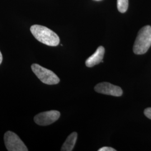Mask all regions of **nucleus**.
Here are the masks:
<instances>
[{
  "instance_id": "nucleus-1",
  "label": "nucleus",
  "mask_w": 151,
  "mask_h": 151,
  "mask_svg": "<svg viewBox=\"0 0 151 151\" xmlns=\"http://www.w3.org/2000/svg\"><path fill=\"white\" fill-rule=\"evenodd\" d=\"M32 35L40 43L50 47H56L60 44V39L58 35L48 27L34 25L30 27Z\"/></svg>"
},
{
  "instance_id": "nucleus-9",
  "label": "nucleus",
  "mask_w": 151,
  "mask_h": 151,
  "mask_svg": "<svg viewBox=\"0 0 151 151\" xmlns=\"http://www.w3.org/2000/svg\"><path fill=\"white\" fill-rule=\"evenodd\" d=\"M128 0H117V8L121 13H124L128 9Z\"/></svg>"
},
{
  "instance_id": "nucleus-10",
  "label": "nucleus",
  "mask_w": 151,
  "mask_h": 151,
  "mask_svg": "<svg viewBox=\"0 0 151 151\" xmlns=\"http://www.w3.org/2000/svg\"><path fill=\"white\" fill-rule=\"evenodd\" d=\"M145 115L148 119H151V108H147L144 111Z\"/></svg>"
},
{
  "instance_id": "nucleus-3",
  "label": "nucleus",
  "mask_w": 151,
  "mask_h": 151,
  "mask_svg": "<svg viewBox=\"0 0 151 151\" xmlns=\"http://www.w3.org/2000/svg\"><path fill=\"white\" fill-rule=\"evenodd\" d=\"M31 67L34 73L44 83L52 85L58 84L60 82L59 77L53 71L36 63L32 64Z\"/></svg>"
},
{
  "instance_id": "nucleus-4",
  "label": "nucleus",
  "mask_w": 151,
  "mask_h": 151,
  "mask_svg": "<svg viewBox=\"0 0 151 151\" xmlns=\"http://www.w3.org/2000/svg\"><path fill=\"white\" fill-rule=\"evenodd\" d=\"M6 147L9 151H27V146L15 133L7 131L4 135Z\"/></svg>"
},
{
  "instance_id": "nucleus-12",
  "label": "nucleus",
  "mask_w": 151,
  "mask_h": 151,
  "mask_svg": "<svg viewBox=\"0 0 151 151\" xmlns=\"http://www.w3.org/2000/svg\"><path fill=\"white\" fill-rule=\"evenodd\" d=\"M2 60H3L2 55V53H1V51H0V65L1 64V63H2Z\"/></svg>"
},
{
  "instance_id": "nucleus-8",
  "label": "nucleus",
  "mask_w": 151,
  "mask_h": 151,
  "mask_svg": "<svg viewBox=\"0 0 151 151\" xmlns=\"http://www.w3.org/2000/svg\"><path fill=\"white\" fill-rule=\"evenodd\" d=\"M77 139V133L73 132L69 135L63 143L61 148L62 151H71L73 150L75 146L76 142Z\"/></svg>"
},
{
  "instance_id": "nucleus-11",
  "label": "nucleus",
  "mask_w": 151,
  "mask_h": 151,
  "mask_svg": "<svg viewBox=\"0 0 151 151\" xmlns=\"http://www.w3.org/2000/svg\"><path fill=\"white\" fill-rule=\"evenodd\" d=\"M99 151H116V150L114 149L112 147H104L101 148H100Z\"/></svg>"
},
{
  "instance_id": "nucleus-2",
  "label": "nucleus",
  "mask_w": 151,
  "mask_h": 151,
  "mask_svg": "<svg viewBox=\"0 0 151 151\" xmlns=\"http://www.w3.org/2000/svg\"><path fill=\"white\" fill-rule=\"evenodd\" d=\"M151 46V27H142L138 33L133 46V52L140 55L146 53Z\"/></svg>"
},
{
  "instance_id": "nucleus-13",
  "label": "nucleus",
  "mask_w": 151,
  "mask_h": 151,
  "mask_svg": "<svg viewBox=\"0 0 151 151\" xmlns=\"http://www.w3.org/2000/svg\"><path fill=\"white\" fill-rule=\"evenodd\" d=\"M95 1H100V0H95Z\"/></svg>"
},
{
  "instance_id": "nucleus-7",
  "label": "nucleus",
  "mask_w": 151,
  "mask_h": 151,
  "mask_svg": "<svg viewBox=\"0 0 151 151\" xmlns=\"http://www.w3.org/2000/svg\"><path fill=\"white\" fill-rule=\"evenodd\" d=\"M105 54V48L103 46H100L97 48L96 52L87 59L85 64L87 67H92L95 65L103 62V58Z\"/></svg>"
},
{
  "instance_id": "nucleus-6",
  "label": "nucleus",
  "mask_w": 151,
  "mask_h": 151,
  "mask_svg": "<svg viewBox=\"0 0 151 151\" xmlns=\"http://www.w3.org/2000/svg\"><path fill=\"white\" fill-rule=\"evenodd\" d=\"M96 91L104 95L113 96H121L123 95L122 89L118 86L109 82H101L96 85L94 88Z\"/></svg>"
},
{
  "instance_id": "nucleus-5",
  "label": "nucleus",
  "mask_w": 151,
  "mask_h": 151,
  "mask_svg": "<svg viewBox=\"0 0 151 151\" xmlns=\"http://www.w3.org/2000/svg\"><path fill=\"white\" fill-rule=\"evenodd\" d=\"M60 111L50 110L37 114L34 117V122L40 126H47L52 124L60 118Z\"/></svg>"
}]
</instances>
